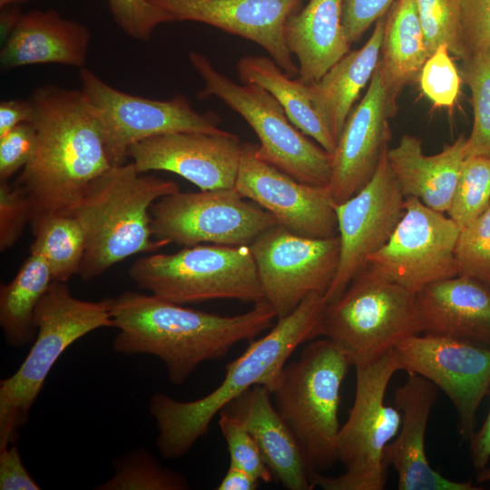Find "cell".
I'll return each mask as SVG.
<instances>
[{
  "mask_svg": "<svg viewBox=\"0 0 490 490\" xmlns=\"http://www.w3.org/2000/svg\"><path fill=\"white\" fill-rule=\"evenodd\" d=\"M111 299L113 349L161 359L169 381L182 385L197 367L223 358L235 345L269 329L277 314L265 299L242 314L220 316L152 294L125 291Z\"/></svg>",
  "mask_w": 490,
  "mask_h": 490,
  "instance_id": "cell-1",
  "label": "cell"
},
{
  "mask_svg": "<svg viewBox=\"0 0 490 490\" xmlns=\"http://www.w3.org/2000/svg\"><path fill=\"white\" fill-rule=\"evenodd\" d=\"M29 101L36 143L15 185L29 199L33 226L45 217L71 214L92 181L113 165L81 90L45 84Z\"/></svg>",
  "mask_w": 490,
  "mask_h": 490,
  "instance_id": "cell-2",
  "label": "cell"
},
{
  "mask_svg": "<svg viewBox=\"0 0 490 490\" xmlns=\"http://www.w3.org/2000/svg\"><path fill=\"white\" fill-rule=\"evenodd\" d=\"M326 305L324 293H312L291 313L277 318L270 332L251 340L246 350L226 366L223 380L206 396L181 401L154 393L149 412L156 423L155 445L162 456L174 460L185 456L207 433L214 416L253 386H263L271 392L293 352L319 337Z\"/></svg>",
  "mask_w": 490,
  "mask_h": 490,
  "instance_id": "cell-3",
  "label": "cell"
},
{
  "mask_svg": "<svg viewBox=\"0 0 490 490\" xmlns=\"http://www.w3.org/2000/svg\"><path fill=\"white\" fill-rule=\"evenodd\" d=\"M179 191L177 182L140 172L132 162L93 181L71 212L85 236L78 275L89 280L129 257L169 245L153 236L151 207Z\"/></svg>",
  "mask_w": 490,
  "mask_h": 490,
  "instance_id": "cell-4",
  "label": "cell"
},
{
  "mask_svg": "<svg viewBox=\"0 0 490 490\" xmlns=\"http://www.w3.org/2000/svg\"><path fill=\"white\" fill-rule=\"evenodd\" d=\"M350 366L331 340L312 339L296 360L285 365L270 392L309 475L322 474L338 461L340 390Z\"/></svg>",
  "mask_w": 490,
  "mask_h": 490,
  "instance_id": "cell-5",
  "label": "cell"
},
{
  "mask_svg": "<svg viewBox=\"0 0 490 490\" xmlns=\"http://www.w3.org/2000/svg\"><path fill=\"white\" fill-rule=\"evenodd\" d=\"M37 328L26 358L0 382V451L15 444L19 431L57 359L74 342L101 328L113 327L111 299L85 301L65 282L53 281L34 311Z\"/></svg>",
  "mask_w": 490,
  "mask_h": 490,
  "instance_id": "cell-6",
  "label": "cell"
},
{
  "mask_svg": "<svg viewBox=\"0 0 490 490\" xmlns=\"http://www.w3.org/2000/svg\"><path fill=\"white\" fill-rule=\"evenodd\" d=\"M419 333L416 293L367 266L338 298L327 303L319 324V336L331 340L354 367Z\"/></svg>",
  "mask_w": 490,
  "mask_h": 490,
  "instance_id": "cell-7",
  "label": "cell"
},
{
  "mask_svg": "<svg viewBox=\"0 0 490 490\" xmlns=\"http://www.w3.org/2000/svg\"><path fill=\"white\" fill-rule=\"evenodd\" d=\"M356 391L348 419L340 426L338 461L344 472L337 476L310 474L314 486L324 490H383L387 464L385 448L401 426L402 414L385 403L388 384L401 369L395 348L355 367Z\"/></svg>",
  "mask_w": 490,
  "mask_h": 490,
  "instance_id": "cell-8",
  "label": "cell"
},
{
  "mask_svg": "<svg viewBox=\"0 0 490 490\" xmlns=\"http://www.w3.org/2000/svg\"><path fill=\"white\" fill-rule=\"evenodd\" d=\"M129 276L151 294L180 305L214 299L264 300L249 246L195 245L142 257Z\"/></svg>",
  "mask_w": 490,
  "mask_h": 490,
  "instance_id": "cell-9",
  "label": "cell"
},
{
  "mask_svg": "<svg viewBox=\"0 0 490 490\" xmlns=\"http://www.w3.org/2000/svg\"><path fill=\"white\" fill-rule=\"evenodd\" d=\"M189 60L203 82L199 99L215 96L240 114L259 138L260 158L299 181L328 186L331 154L299 131L269 92L254 83H237L201 53L191 52Z\"/></svg>",
  "mask_w": 490,
  "mask_h": 490,
  "instance_id": "cell-10",
  "label": "cell"
},
{
  "mask_svg": "<svg viewBox=\"0 0 490 490\" xmlns=\"http://www.w3.org/2000/svg\"><path fill=\"white\" fill-rule=\"evenodd\" d=\"M81 92L92 106L113 166L126 162L129 149L153 136L176 132L219 133L220 117L199 113L184 95L155 100L118 90L87 68L80 71Z\"/></svg>",
  "mask_w": 490,
  "mask_h": 490,
  "instance_id": "cell-11",
  "label": "cell"
},
{
  "mask_svg": "<svg viewBox=\"0 0 490 490\" xmlns=\"http://www.w3.org/2000/svg\"><path fill=\"white\" fill-rule=\"evenodd\" d=\"M155 239L185 247L201 243L250 246L277 225L274 216L240 196L235 188L181 192L151 207Z\"/></svg>",
  "mask_w": 490,
  "mask_h": 490,
  "instance_id": "cell-12",
  "label": "cell"
},
{
  "mask_svg": "<svg viewBox=\"0 0 490 490\" xmlns=\"http://www.w3.org/2000/svg\"><path fill=\"white\" fill-rule=\"evenodd\" d=\"M264 299L282 318L330 287L340 259L338 235L311 238L277 224L250 246Z\"/></svg>",
  "mask_w": 490,
  "mask_h": 490,
  "instance_id": "cell-13",
  "label": "cell"
},
{
  "mask_svg": "<svg viewBox=\"0 0 490 490\" xmlns=\"http://www.w3.org/2000/svg\"><path fill=\"white\" fill-rule=\"evenodd\" d=\"M461 228L444 212L406 197L405 212L367 267L413 293L458 275L455 250Z\"/></svg>",
  "mask_w": 490,
  "mask_h": 490,
  "instance_id": "cell-14",
  "label": "cell"
},
{
  "mask_svg": "<svg viewBox=\"0 0 490 490\" xmlns=\"http://www.w3.org/2000/svg\"><path fill=\"white\" fill-rule=\"evenodd\" d=\"M395 351L402 370L424 377L447 396L457 413L461 439L469 442L476 412L490 390V348L419 333L401 340Z\"/></svg>",
  "mask_w": 490,
  "mask_h": 490,
  "instance_id": "cell-15",
  "label": "cell"
},
{
  "mask_svg": "<svg viewBox=\"0 0 490 490\" xmlns=\"http://www.w3.org/2000/svg\"><path fill=\"white\" fill-rule=\"evenodd\" d=\"M405 199L386 153L372 179L348 200L335 204L340 259L325 294L327 303L338 298L388 241L405 212Z\"/></svg>",
  "mask_w": 490,
  "mask_h": 490,
  "instance_id": "cell-16",
  "label": "cell"
},
{
  "mask_svg": "<svg viewBox=\"0 0 490 490\" xmlns=\"http://www.w3.org/2000/svg\"><path fill=\"white\" fill-rule=\"evenodd\" d=\"M238 193L270 212L279 225L311 238L338 234L335 203L328 186L299 181L242 143L236 182Z\"/></svg>",
  "mask_w": 490,
  "mask_h": 490,
  "instance_id": "cell-17",
  "label": "cell"
},
{
  "mask_svg": "<svg viewBox=\"0 0 490 490\" xmlns=\"http://www.w3.org/2000/svg\"><path fill=\"white\" fill-rule=\"evenodd\" d=\"M397 99L377 67L366 93L348 114L331 153L328 188L335 204L358 193L374 176L388 150L389 119L397 113Z\"/></svg>",
  "mask_w": 490,
  "mask_h": 490,
  "instance_id": "cell-18",
  "label": "cell"
},
{
  "mask_svg": "<svg viewBox=\"0 0 490 490\" xmlns=\"http://www.w3.org/2000/svg\"><path fill=\"white\" fill-rule=\"evenodd\" d=\"M241 150L239 137L227 131L176 132L133 144L128 158L140 172H172L209 191L234 188Z\"/></svg>",
  "mask_w": 490,
  "mask_h": 490,
  "instance_id": "cell-19",
  "label": "cell"
},
{
  "mask_svg": "<svg viewBox=\"0 0 490 490\" xmlns=\"http://www.w3.org/2000/svg\"><path fill=\"white\" fill-rule=\"evenodd\" d=\"M172 21L206 24L252 41L290 77L299 74L284 35L301 0H149Z\"/></svg>",
  "mask_w": 490,
  "mask_h": 490,
  "instance_id": "cell-20",
  "label": "cell"
},
{
  "mask_svg": "<svg viewBox=\"0 0 490 490\" xmlns=\"http://www.w3.org/2000/svg\"><path fill=\"white\" fill-rule=\"evenodd\" d=\"M395 390V406L402 414L395 438L385 448V460L397 475L399 490H479L472 482L450 480L431 467L425 447L426 431L438 388L424 377L407 372Z\"/></svg>",
  "mask_w": 490,
  "mask_h": 490,
  "instance_id": "cell-21",
  "label": "cell"
},
{
  "mask_svg": "<svg viewBox=\"0 0 490 490\" xmlns=\"http://www.w3.org/2000/svg\"><path fill=\"white\" fill-rule=\"evenodd\" d=\"M421 333L452 338L490 348V289L457 275L416 293Z\"/></svg>",
  "mask_w": 490,
  "mask_h": 490,
  "instance_id": "cell-22",
  "label": "cell"
},
{
  "mask_svg": "<svg viewBox=\"0 0 490 490\" xmlns=\"http://www.w3.org/2000/svg\"><path fill=\"white\" fill-rule=\"evenodd\" d=\"M91 32L83 24L62 17L56 11L31 10L21 14L0 52L4 70L59 64L83 68Z\"/></svg>",
  "mask_w": 490,
  "mask_h": 490,
  "instance_id": "cell-23",
  "label": "cell"
},
{
  "mask_svg": "<svg viewBox=\"0 0 490 490\" xmlns=\"http://www.w3.org/2000/svg\"><path fill=\"white\" fill-rule=\"evenodd\" d=\"M221 411L235 416L244 425L254 438L273 478L285 489L313 488L300 448L277 411L267 387L253 386Z\"/></svg>",
  "mask_w": 490,
  "mask_h": 490,
  "instance_id": "cell-24",
  "label": "cell"
},
{
  "mask_svg": "<svg viewBox=\"0 0 490 490\" xmlns=\"http://www.w3.org/2000/svg\"><path fill=\"white\" fill-rule=\"evenodd\" d=\"M466 139L461 134L440 152L426 155L421 140L404 134L388 149L387 159L405 198L416 197L427 207L446 213L465 159Z\"/></svg>",
  "mask_w": 490,
  "mask_h": 490,
  "instance_id": "cell-25",
  "label": "cell"
},
{
  "mask_svg": "<svg viewBox=\"0 0 490 490\" xmlns=\"http://www.w3.org/2000/svg\"><path fill=\"white\" fill-rule=\"evenodd\" d=\"M343 1L309 0L286 22V44L298 60L299 78L308 84L319 80L350 51L342 21Z\"/></svg>",
  "mask_w": 490,
  "mask_h": 490,
  "instance_id": "cell-26",
  "label": "cell"
},
{
  "mask_svg": "<svg viewBox=\"0 0 490 490\" xmlns=\"http://www.w3.org/2000/svg\"><path fill=\"white\" fill-rule=\"evenodd\" d=\"M384 26L385 16L376 22L361 48L349 51L319 80L309 84L310 100L337 141L354 103L377 67Z\"/></svg>",
  "mask_w": 490,
  "mask_h": 490,
  "instance_id": "cell-27",
  "label": "cell"
},
{
  "mask_svg": "<svg viewBox=\"0 0 490 490\" xmlns=\"http://www.w3.org/2000/svg\"><path fill=\"white\" fill-rule=\"evenodd\" d=\"M427 57L415 0H396L385 16L377 64L387 89L398 97L405 86L418 81Z\"/></svg>",
  "mask_w": 490,
  "mask_h": 490,
  "instance_id": "cell-28",
  "label": "cell"
},
{
  "mask_svg": "<svg viewBox=\"0 0 490 490\" xmlns=\"http://www.w3.org/2000/svg\"><path fill=\"white\" fill-rule=\"evenodd\" d=\"M237 73L241 83H254L269 92L299 131L328 153L334 152L337 140L316 111L308 83L289 76L267 56H243L237 63Z\"/></svg>",
  "mask_w": 490,
  "mask_h": 490,
  "instance_id": "cell-29",
  "label": "cell"
},
{
  "mask_svg": "<svg viewBox=\"0 0 490 490\" xmlns=\"http://www.w3.org/2000/svg\"><path fill=\"white\" fill-rule=\"evenodd\" d=\"M53 282L44 257L31 252L15 278L0 289V326L6 342L15 348L34 340V311Z\"/></svg>",
  "mask_w": 490,
  "mask_h": 490,
  "instance_id": "cell-30",
  "label": "cell"
},
{
  "mask_svg": "<svg viewBox=\"0 0 490 490\" xmlns=\"http://www.w3.org/2000/svg\"><path fill=\"white\" fill-rule=\"evenodd\" d=\"M32 232L34 240L31 252L44 257L53 281L66 282L78 275L85 250V236L73 214L43 218L32 226Z\"/></svg>",
  "mask_w": 490,
  "mask_h": 490,
  "instance_id": "cell-31",
  "label": "cell"
},
{
  "mask_svg": "<svg viewBox=\"0 0 490 490\" xmlns=\"http://www.w3.org/2000/svg\"><path fill=\"white\" fill-rule=\"evenodd\" d=\"M460 74L469 88L474 122L466 139L465 157L490 158V48H479L462 60Z\"/></svg>",
  "mask_w": 490,
  "mask_h": 490,
  "instance_id": "cell-32",
  "label": "cell"
},
{
  "mask_svg": "<svg viewBox=\"0 0 490 490\" xmlns=\"http://www.w3.org/2000/svg\"><path fill=\"white\" fill-rule=\"evenodd\" d=\"M113 475L97 490H186L190 485L178 471L164 467L144 448L126 452L113 461Z\"/></svg>",
  "mask_w": 490,
  "mask_h": 490,
  "instance_id": "cell-33",
  "label": "cell"
},
{
  "mask_svg": "<svg viewBox=\"0 0 490 490\" xmlns=\"http://www.w3.org/2000/svg\"><path fill=\"white\" fill-rule=\"evenodd\" d=\"M489 205L490 158L465 157L446 214L462 229L480 216Z\"/></svg>",
  "mask_w": 490,
  "mask_h": 490,
  "instance_id": "cell-34",
  "label": "cell"
},
{
  "mask_svg": "<svg viewBox=\"0 0 490 490\" xmlns=\"http://www.w3.org/2000/svg\"><path fill=\"white\" fill-rule=\"evenodd\" d=\"M428 56L446 44L450 54L466 57L462 41L459 0H415Z\"/></svg>",
  "mask_w": 490,
  "mask_h": 490,
  "instance_id": "cell-35",
  "label": "cell"
},
{
  "mask_svg": "<svg viewBox=\"0 0 490 490\" xmlns=\"http://www.w3.org/2000/svg\"><path fill=\"white\" fill-rule=\"evenodd\" d=\"M455 257L458 275L471 277L490 289V205L460 230Z\"/></svg>",
  "mask_w": 490,
  "mask_h": 490,
  "instance_id": "cell-36",
  "label": "cell"
},
{
  "mask_svg": "<svg viewBox=\"0 0 490 490\" xmlns=\"http://www.w3.org/2000/svg\"><path fill=\"white\" fill-rule=\"evenodd\" d=\"M449 54L446 44H440L419 74L421 91L436 107L451 108L459 95L462 77Z\"/></svg>",
  "mask_w": 490,
  "mask_h": 490,
  "instance_id": "cell-37",
  "label": "cell"
},
{
  "mask_svg": "<svg viewBox=\"0 0 490 490\" xmlns=\"http://www.w3.org/2000/svg\"><path fill=\"white\" fill-rule=\"evenodd\" d=\"M219 426L228 447L230 466L241 469L260 481L270 482L273 475L264 463L254 438L244 425L235 416L220 411Z\"/></svg>",
  "mask_w": 490,
  "mask_h": 490,
  "instance_id": "cell-38",
  "label": "cell"
},
{
  "mask_svg": "<svg viewBox=\"0 0 490 490\" xmlns=\"http://www.w3.org/2000/svg\"><path fill=\"white\" fill-rule=\"evenodd\" d=\"M107 1L117 25L136 40H149L159 24L172 21L166 12L149 0Z\"/></svg>",
  "mask_w": 490,
  "mask_h": 490,
  "instance_id": "cell-39",
  "label": "cell"
},
{
  "mask_svg": "<svg viewBox=\"0 0 490 490\" xmlns=\"http://www.w3.org/2000/svg\"><path fill=\"white\" fill-rule=\"evenodd\" d=\"M32 209L28 197L16 185L0 184V250L14 246L24 227L31 222Z\"/></svg>",
  "mask_w": 490,
  "mask_h": 490,
  "instance_id": "cell-40",
  "label": "cell"
},
{
  "mask_svg": "<svg viewBox=\"0 0 490 490\" xmlns=\"http://www.w3.org/2000/svg\"><path fill=\"white\" fill-rule=\"evenodd\" d=\"M36 132L31 122H24L0 137V181H7L30 161L35 148Z\"/></svg>",
  "mask_w": 490,
  "mask_h": 490,
  "instance_id": "cell-41",
  "label": "cell"
},
{
  "mask_svg": "<svg viewBox=\"0 0 490 490\" xmlns=\"http://www.w3.org/2000/svg\"><path fill=\"white\" fill-rule=\"evenodd\" d=\"M459 7L466 56L476 49L490 48V0H459Z\"/></svg>",
  "mask_w": 490,
  "mask_h": 490,
  "instance_id": "cell-42",
  "label": "cell"
},
{
  "mask_svg": "<svg viewBox=\"0 0 490 490\" xmlns=\"http://www.w3.org/2000/svg\"><path fill=\"white\" fill-rule=\"evenodd\" d=\"M396 0H344L343 26L350 44L358 42L379 18L385 16Z\"/></svg>",
  "mask_w": 490,
  "mask_h": 490,
  "instance_id": "cell-43",
  "label": "cell"
},
{
  "mask_svg": "<svg viewBox=\"0 0 490 490\" xmlns=\"http://www.w3.org/2000/svg\"><path fill=\"white\" fill-rule=\"evenodd\" d=\"M1 490H39L41 486L26 470L18 448L10 445L0 451Z\"/></svg>",
  "mask_w": 490,
  "mask_h": 490,
  "instance_id": "cell-44",
  "label": "cell"
},
{
  "mask_svg": "<svg viewBox=\"0 0 490 490\" xmlns=\"http://www.w3.org/2000/svg\"><path fill=\"white\" fill-rule=\"evenodd\" d=\"M33 107L28 100H4L0 103V137L24 122H30Z\"/></svg>",
  "mask_w": 490,
  "mask_h": 490,
  "instance_id": "cell-45",
  "label": "cell"
},
{
  "mask_svg": "<svg viewBox=\"0 0 490 490\" xmlns=\"http://www.w3.org/2000/svg\"><path fill=\"white\" fill-rule=\"evenodd\" d=\"M469 445L474 467L478 471L487 466L490 464V407L480 429L469 440Z\"/></svg>",
  "mask_w": 490,
  "mask_h": 490,
  "instance_id": "cell-46",
  "label": "cell"
},
{
  "mask_svg": "<svg viewBox=\"0 0 490 490\" xmlns=\"http://www.w3.org/2000/svg\"><path fill=\"white\" fill-rule=\"evenodd\" d=\"M260 480L250 474L229 466L225 475L217 486V490H255L260 485Z\"/></svg>",
  "mask_w": 490,
  "mask_h": 490,
  "instance_id": "cell-47",
  "label": "cell"
},
{
  "mask_svg": "<svg viewBox=\"0 0 490 490\" xmlns=\"http://www.w3.org/2000/svg\"><path fill=\"white\" fill-rule=\"evenodd\" d=\"M476 480L479 483L490 481V466H485L478 470L476 475Z\"/></svg>",
  "mask_w": 490,
  "mask_h": 490,
  "instance_id": "cell-48",
  "label": "cell"
},
{
  "mask_svg": "<svg viewBox=\"0 0 490 490\" xmlns=\"http://www.w3.org/2000/svg\"><path fill=\"white\" fill-rule=\"evenodd\" d=\"M29 0H0V7L1 9L10 6V5H16L20 4H24L28 2Z\"/></svg>",
  "mask_w": 490,
  "mask_h": 490,
  "instance_id": "cell-49",
  "label": "cell"
}]
</instances>
